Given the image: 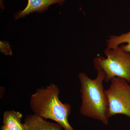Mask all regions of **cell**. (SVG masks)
<instances>
[{
  "label": "cell",
  "mask_w": 130,
  "mask_h": 130,
  "mask_svg": "<svg viewBox=\"0 0 130 130\" xmlns=\"http://www.w3.org/2000/svg\"><path fill=\"white\" fill-rule=\"evenodd\" d=\"M110 81L109 88L105 90L108 104V117L121 114L130 118V85L119 77H114Z\"/></svg>",
  "instance_id": "obj_4"
},
{
  "label": "cell",
  "mask_w": 130,
  "mask_h": 130,
  "mask_svg": "<svg viewBox=\"0 0 130 130\" xmlns=\"http://www.w3.org/2000/svg\"><path fill=\"white\" fill-rule=\"evenodd\" d=\"M106 58L98 56L93 60L95 69L106 74L108 82L114 77L122 78L130 84V53L124 51L121 45L115 48L104 50Z\"/></svg>",
  "instance_id": "obj_3"
},
{
  "label": "cell",
  "mask_w": 130,
  "mask_h": 130,
  "mask_svg": "<svg viewBox=\"0 0 130 130\" xmlns=\"http://www.w3.org/2000/svg\"><path fill=\"white\" fill-rule=\"evenodd\" d=\"M24 130H63L58 123H51L33 113L27 115L24 120Z\"/></svg>",
  "instance_id": "obj_6"
},
{
  "label": "cell",
  "mask_w": 130,
  "mask_h": 130,
  "mask_svg": "<svg viewBox=\"0 0 130 130\" xmlns=\"http://www.w3.org/2000/svg\"><path fill=\"white\" fill-rule=\"evenodd\" d=\"M66 0H28L26 7L14 14V18L15 20L25 17L26 15L34 12L42 13L48 9L49 7L54 4L63 5Z\"/></svg>",
  "instance_id": "obj_5"
},
{
  "label": "cell",
  "mask_w": 130,
  "mask_h": 130,
  "mask_svg": "<svg viewBox=\"0 0 130 130\" xmlns=\"http://www.w3.org/2000/svg\"><path fill=\"white\" fill-rule=\"evenodd\" d=\"M11 46L8 42L6 41L0 42V50L1 52L3 53L5 55H12V50Z\"/></svg>",
  "instance_id": "obj_9"
},
{
  "label": "cell",
  "mask_w": 130,
  "mask_h": 130,
  "mask_svg": "<svg viewBox=\"0 0 130 130\" xmlns=\"http://www.w3.org/2000/svg\"><path fill=\"white\" fill-rule=\"evenodd\" d=\"M60 93L58 86L52 83L37 89L30 97V109L35 114L56 121L64 130H74L68 121L71 107L68 103L61 102Z\"/></svg>",
  "instance_id": "obj_2"
},
{
  "label": "cell",
  "mask_w": 130,
  "mask_h": 130,
  "mask_svg": "<svg viewBox=\"0 0 130 130\" xmlns=\"http://www.w3.org/2000/svg\"><path fill=\"white\" fill-rule=\"evenodd\" d=\"M22 118L20 112L8 110L4 112L3 123L9 130H24L23 124L21 122Z\"/></svg>",
  "instance_id": "obj_7"
},
{
  "label": "cell",
  "mask_w": 130,
  "mask_h": 130,
  "mask_svg": "<svg viewBox=\"0 0 130 130\" xmlns=\"http://www.w3.org/2000/svg\"><path fill=\"white\" fill-rule=\"evenodd\" d=\"M0 7L2 9H5V6L3 4V0H0Z\"/></svg>",
  "instance_id": "obj_10"
},
{
  "label": "cell",
  "mask_w": 130,
  "mask_h": 130,
  "mask_svg": "<svg viewBox=\"0 0 130 130\" xmlns=\"http://www.w3.org/2000/svg\"><path fill=\"white\" fill-rule=\"evenodd\" d=\"M123 43L126 44L121 45L124 51L130 53V31L123 33L119 36L112 35L106 41L107 48H115Z\"/></svg>",
  "instance_id": "obj_8"
},
{
  "label": "cell",
  "mask_w": 130,
  "mask_h": 130,
  "mask_svg": "<svg viewBox=\"0 0 130 130\" xmlns=\"http://www.w3.org/2000/svg\"><path fill=\"white\" fill-rule=\"evenodd\" d=\"M9 130V129H8L5 125H2L1 127V130Z\"/></svg>",
  "instance_id": "obj_11"
},
{
  "label": "cell",
  "mask_w": 130,
  "mask_h": 130,
  "mask_svg": "<svg viewBox=\"0 0 130 130\" xmlns=\"http://www.w3.org/2000/svg\"><path fill=\"white\" fill-rule=\"evenodd\" d=\"M95 79H91L85 73L80 72L78 78L81 85L82 104L79 111L84 116L108 123V104L103 83L106 74L102 71H97Z\"/></svg>",
  "instance_id": "obj_1"
}]
</instances>
